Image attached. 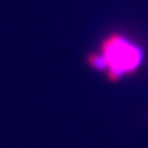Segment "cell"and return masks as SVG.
Masks as SVG:
<instances>
[{"label":"cell","mask_w":148,"mask_h":148,"mask_svg":"<svg viewBox=\"0 0 148 148\" xmlns=\"http://www.w3.org/2000/svg\"><path fill=\"white\" fill-rule=\"evenodd\" d=\"M100 52L108 62L106 79L117 83L140 71L145 62V49L121 32H112L100 43Z\"/></svg>","instance_id":"cell-1"},{"label":"cell","mask_w":148,"mask_h":148,"mask_svg":"<svg viewBox=\"0 0 148 148\" xmlns=\"http://www.w3.org/2000/svg\"><path fill=\"white\" fill-rule=\"evenodd\" d=\"M85 63L92 71L101 72V73L108 72V62H106V58L100 51L99 52H90L85 57Z\"/></svg>","instance_id":"cell-2"}]
</instances>
